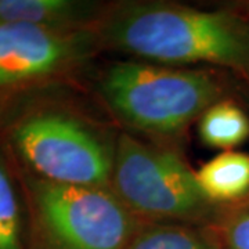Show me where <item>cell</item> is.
Returning <instances> with one entry per match:
<instances>
[{
  "instance_id": "7",
  "label": "cell",
  "mask_w": 249,
  "mask_h": 249,
  "mask_svg": "<svg viewBox=\"0 0 249 249\" xmlns=\"http://www.w3.org/2000/svg\"><path fill=\"white\" fill-rule=\"evenodd\" d=\"M101 6L76 0H0V22L28 24L55 31H82L96 27Z\"/></svg>"
},
{
  "instance_id": "11",
  "label": "cell",
  "mask_w": 249,
  "mask_h": 249,
  "mask_svg": "<svg viewBox=\"0 0 249 249\" xmlns=\"http://www.w3.org/2000/svg\"><path fill=\"white\" fill-rule=\"evenodd\" d=\"M0 249H22L17 194L7 170L0 163Z\"/></svg>"
},
{
  "instance_id": "6",
  "label": "cell",
  "mask_w": 249,
  "mask_h": 249,
  "mask_svg": "<svg viewBox=\"0 0 249 249\" xmlns=\"http://www.w3.org/2000/svg\"><path fill=\"white\" fill-rule=\"evenodd\" d=\"M94 31H55L0 22V89L22 86L70 70L89 57Z\"/></svg>"
},
{
  "instance_id": "10",
  "label": "cell",
  "mask_w": 249,
  "mask_h": 249,
  "mask_svg": "<svg viewBox=\"0 0 249 249\" xmlns=\"http://www.w3.org/2000/svg\"><path fill=\"white\" fill-rule=\"evenodd\" d=\"M127 249H219L199 229L181 223H154L136 230Z\"/></svg>"
},
{
  "instance_id": "9",
  "label": "cell",
  "mask_w": 249,
  "mask_h": 249,
  "mask_svg": "<svg viewBox=\"0 0 249 249\" xmlns=\"http://www.w3.org/2000/svg\"><path fill=\"white\" fill-rule=\"evenodd\" d=\"M201 142L211 148L232 150L249 139V116L231 100H219L198 119Z\"/></svg>"
},
{
  "instance_id": "4",
  "label": "cell",
  "mask_w": 249,
  "mask_h": 249,
  "mask_svg": "<svg viewBox=\"0 0 249 249\" xmlns=\"http://www.w3.org/2000/svg\"><path fill=\"white\" fill-rule=\"evenodd\" d=\"M34 198L40 224L57 249H127L133 213L114 190L39 180Z\"/></svg>"
},
{
  "instance_id": "8",
  "label": "cell",
  "mask_w": 249,
  "mask_h": 249,
  "mask_svg": "<svg viewBox=\"0 0 249 249\" xmlns=\"http://www.w3.org/2000/svg\"><path fill=\"white\" fill-rule=\"evenodd\" d=\"M196 181L211 202H227L249 193V155L224 151L196 172Z\"/></svg>"
},
{
  "instance_id": "13",
  "label": "cell",
  "mask_w": 249,
  "mask_h": 249,
  "mask_svg": "<svg viewBox=\"0 0 249 249\" xmlns=\"http://www.w3.org/2000/svg\"><path fill=\"white\" fill-rule=\"evenodd\" d=\"M247 9H248V10H249V4H248V6H247Z\"/></svg>"
},
{
  "instance_id": "5",
  "label": "cell",
  "mask_w": 249,
  "mask_h": 249,
  "mask_svg": "<svg viewBox=\"0 0 249 249\" xmlns=\"http://www.w3.org/2000/svg\"><path fill=\"white\" fill-rule=\"evenodd\" d=\"M18 151L42 180L65 186L108 187L114 151L89 126L65 114H37L14 132Z\"/></svg>"
},
{
  "instance_id": "12",
  "label": "cell",
  "mask_w": 249,
  "mask_h": 249,
  "mask_svg": "<svg viewBox=\"0 0 249 249\" xmlns=\"http://www.w3.org/2000/svg\"><path fill=\"white\" fill-rule=\"evenodd\" d=\"M223 238L229 249H249V208L232 214L227 220Z\"/></svg>"
},
{
  "instance_id": "1",
  "label": "cell",
  "mask_w": 249,
  "mask_h": 249,
  "mask_svg": "<svg viewBox=\"0 0 249 249\" xmlns=\"http://www.w3.org/2000/svg\"><path fill=\"white\" fill-rule=\"evenodd\" d=\"M96 35L108 47L160 65L202 62L249 72V25L227 11L121 3L100 17Z\"/></svg>"
},
{
  "instance_id": "2",
  "label": "cell",
  "mask_w": 249,
  "mask_h": 249,
  "mask_svg": "<svg viewBox=\"0 0 249 249\" xmlns=\"http://www.w3.org/2000/svg\"><path fill=\"white\" fill-rule=\"evenodd\" d=\"M100 91L124 124L158 136L180 133L222 100V86L211 73L152 62L112 64L100 79Z\"/></svg>"
},
{
  "instance_id": "3",
  "label": "cell",
  "mask_w": 249,
  "mask_h": 249,
  "mask_svg": "<svg viewBox=\"0 0 249 249\" xmlns=\"http://www.w3.org/2000/svg\"><path fill=\"white\" fill-rule=\"evenodd\" d=\"M112 190L133 214L190 224L204 222L212 205L196 181V172L176 152L147 145L121 134L114 150Z\"/></svg>"
}]
</instances>
